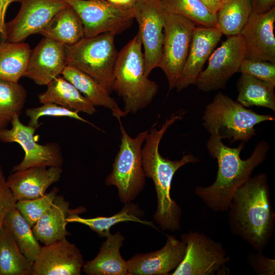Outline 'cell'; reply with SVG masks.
Here are the masks:
<instances>
[{"mask_svg":"<svg viewBox=\"0 0 275 275\" xmlns=\"http://www.w3.org/2000/svg\"><path fill=\"white\" fill-rule=\"evenodd\" d=\"M210 156L217 160L218 170L214 182L207 187L199 186L195 194L211 210L227 211L236 190L248 181L256 168L266 159L270 146L265 141H260L251 155L246 159L240 154L244 142L231 148L224 144L216 135H210L206 143Z\"/></svg>","mask_w":275,"mask_h":275,"instance_id":"cell-1","label":"cell"},{"mask_svg":"<svg viewBox=\"0 0 275 275\" xmlns=\"http://www.w3.org/2000/svg\"><path fill=\"white\" fill-rule=\"evenodd\" d=\"M228 210L232 233L261 253L273 234L275 219L266 175L251 176L239 187Z\"/></svg>","mask_w":275,"mask_h":275,"instance_id":"cell-2","label":"cell"},{"mask_svg":"<svg viewBox=\"0 0 275 275\" xmlns=\"http://www.w3.org/2000/svg\"><path fill=\"white\" fill-rule=\"evenodd\" d=\"M183 110L166 119L159 129L154 126L149 130L142 148V163L145 175L152 179L157 200L153 218L162 230L174 231L180 228L182 211L171 196V184L175 173L184 165L200 161L191 153L184 154L177 160L163 157L159 152L161 140L168 129L176 121L182 119Z\"/></svg>","mask_w":275,"mask_h":275,"instance_id":"cell-3","label":"cell"},{"mask_svg":"<svg viewBox=\"0 0 275 275\" xmlns=\"http://www.w3.org/2000/svg\"><path fill=\"white\" fill-rule=\"evenodd\" d=\"M142 43L139 32L118 52L115 65L112 91L122 97L126 115L147 106L158 86L145 74Z\"/></svg>","mask_w":275,"mask_h":275,"instance_id":"cell-4","label":"cell"},{"mask_svg":"<svg viewBox=\"0 0 275 275\" xmlns=\"http://www.w3.org/2000/svg\"><path fill=\"white\" fill-rule=\"evenodd\" d=\"M202 120L203 126L210 135H216L222 140L228 139L230 143L238 141L244 143L256 134L255 125L273 121L275 118L247 109L219 93L206 106Z\"/></svg>","mask_w":275,"mask_h":275,"instance_id":"cell-5","label":"cell"},{"mask_svg":"<svg viewBox=\"0 0 275 275\" xmlns=\"http://www.w3.org/2000/svg\"><path fill=\"white\" fill-rule=\"evenodd\" d=\"M115 36L104 33L84 37L72 45H66L67 65L73 66L91 76L110 93L118 51Z\"/></svg>","mask_w":275,"mask_h":275,"instance_id":"cell-6","label":"cell"},{"mask_svg":"<svg viewBox=\"0 0 275 275\" xmlns=\"http://www.w3.org/2000/svg\"><path fill=\"white\" fill-rule=\"evenodd\" d=\"M119 122L121 135L119 150L105 182L117 188L120 201L125 204L138 196L145 184L142 148L149 130L141 131L133 138L127 133L121 121Z\"/></svg>","mask_w":275,"mask_h":275,"instance_id":"cell-7","label":"cell"},{"mask_svg":"<svg viewBox=\"0 0 275 275\" xmlns=\"http://www.w3.org/2000/svg\"><path fill=\"white\" fill-rule=\"evenodd\" d=\"M181 240L186 244L184 256L172 275H226L230 258L218 242L203 233L189 231Z\"/></svg>","mask_w":275,"mask_h":275,"instance_id":"cell-8","label":"cell"},{"mask_svg":"<svg viewBox=\"0 0 275 275\" xmlns=\"http://www.w3.org/2000/svg\"><path fill=\"white\" fill-rule=\"evenodd\" d=\"M196 26L183 16L167 12L162 54L158 67L166 75L169 91L176 87L188 54Z\"/></svg>","mask_w":275,"mask_h":275,"instance_id":"cell-9","label":"cell"},{"mask_svg":"<svg viewBox=\"0 0 275 275\" xmlns=\"http://www.w3.org/2000/svg\"><path fill=\"white\" fill-rule=\"evenodd\" d=\"M77 13L83 24L85 37L110 33L119 34L134 19L132 9L115 6L106 0H64Z\"/></svg>","mask_w":275,"mask_h":275,"instance_id":"cell-10","label":"cell"},{"mask_svg":"<svg viewBox=\"0 0 275 275\" xmlns=\"http://www.w3.org/2000/svg\"><path fill=\"white\" fill-rule=\"evenodd\" d=\"M12 127L0 129V142L16 143L24 152L22 160L12 168V172L34 167H62L64 158L60 146L57 143H38L34 134L37 129L22 123L16 115L11 122Z\"/></svg>","mask_w":275,"mask_h":275,"instance_id":"cell-11","label":"cell"},{"mask_svg":"<svg viewBox=\"0 0 275 275\" xmlns=\"http://www.w3.org/2000/svg\"><path fill=\"white\" fill-rule=\"evenodd\" d=\"M144 47L145 71L148 77L160 61L167 11L160 0H136L132 8Z\"/></svg>","mask_w":275,"mask_h":275,"instance_id":"cell-12","label":"cell"},{"mask_svg":"<svg viewBox=\"0 0 275 275\" xmlns=\"http://www.w3.org/2000/svg\"><path fill=\"white\" fill-rule=\"evenodd\" d=\"M244 59L242 36H228L211 53L207 68L201 72L195 85L204 92L224 89L230 77L239 71Z\"/></svg>","mask_w":275,"mask_h":275,"instance_id":"cell-13","label":"cell"},{"mask_svg":"<svg viewBox=\"0 0 275 275\" xmlns=\"http://www.w3.org/2000/svg\"><path fill=\"white\" fill-rule=\"evenodd\" d=\"M67 5L64 0H23L16 16L5 23L3 40L23 42L39 34Z\"/></svg>","mask_w":275,"mask_h":275,"instance_id":"cell-14","label":"cell"},{"mask_svg":"<svg viewBox=\"0 0 275 275\" xmlns=\"http://www.w3.org/2000/svg\"><path fill=\"white\" fill-rule=\"evenodd\" d=\"M84 264L79 250L65 237L41 247L32 275H80Z\"/></svg>","mask_w":275,"mask_h":275,"instance_id":"cell-15","label":"cell"},{"mask_svg":"<svg viewBox=\"0 0 275 275\" xmlns=\"http://www.w3.org/2000/svg\"><path fill=\"white\" fill-rule=\"evenodd\" d=\"M274 22L275 8L263 14L252 11L239 34L244 40L245 59L275 63Z\"/></svg>","mask_w":275,"mask_h":275,"instance_id":"cell-16","label":"cell"},{"mask_svg":"<svg viewBox=\"0 0 275 275\" xmlns=\"http://www.w3.org/2000/svg\"><path fill=\"white\" fill-rule=\"evenodd\" d=\"M66 65V45L43 37L31 50L23 76L47 86L62 74Z\"/></svg>","mask_w":275,"mask_h":275,"instance_id":"cell-17","label":"cell"},{"mask_svg":"<svg viewBox=\"0 0 275 275\" xmlns=\"http://www.w3.org/2000/svg\"><path fill=\"white\" fill-rule=\"evenodd\" d=\"M186 244L174 236L167 235L166 244L160 250L138 254L127 262V275H167L182 260Z\"/></svg>","mask_w":275,"mask_h":275,"instance_id":"cell-18","label":"cell"},{"mask_svg":"<svg viewBox=\"0 0 275 275\" xmlns=\"http://www.w3.org/2000/svg\"><path fill=\"white\" fill-rule=\"evenodd\" d=\"M222 35L216 26H196L188 56L175 87L178 92L196 84L205 63L221 40Z\"/></svg>","mask_w":275,"mask_h":275,"instance_id":"cell-19","label":"cell"},{"mask_svg":"<svg viewBox=\"0 0 275 275\" xmlns=\"http://www.w3.org/2000/svg\"><path fill=\"white\" fill-rule=\"evenodd\" d=\"M62 173V167H34L12 172L6 181L17 201L31 200L44 195Z\"/></svg>","mask_w":275,"mask_h":275,"instance_id":"cell-20","label":"cell"},{"mask_svg":"<svg viewBox=\"0 0 275 275\" xmlns=\"http://www.w3.org/2000/svg\"><path fill=\"white\" fill-rule=\"evenodd\" d=\"M70 203L62 195H58L51 207L47 210L33 226L35 237L44 245L66 237L67 219L73 213H79L84 208L70 209Z\"/></svg>","mask_w":275,"mask_h":275,"instance_id":"cell-21","label":"cell"},{"mask_svg":"<svg viewBox=\"0 0 275 275\" xmlns=\"http://www.w3.org/2000/svg\"><path fill=\"white\" fill-rule=\"evenodd\" d=\"M106 238L96 257L84 264L83 271L88 275H127V262L120 253L125 238L119 232Z\"/></svg>","mask_w":275,"mask_h":275,"instance_id":"cell-22","label":"cell"},{"mask_svg":"<svg viewBox=\"0 0 275 275\" xmlns=\"http://www.w3.org/2000/svg\"><path fill=\"white\" fill-rule=\"evenodd\" d=\"M66 80L88 99L95 106H102L110 109L112 115L121 121L127 115L110 96V92L94 78L76 68L66 65L62 74Z\"/></svg>","mask_w":275,"mask_h":275,"instance_id":"cell-23","label":"cell"},{"mask_svg":"<svg viewBox=\"0 0 275 275\" xmlns=\"http://www.w3.org/2000/svg\"><path fill=\"white\" fill-rule=\"evenodd\" d=\"M40 103H52L70 110L94 114L93 104L70 82L59 76L47 85V89L38 95Z\"/></svg>","mask_w":275,"mask_h":275,"instance_id":"cell-24","label":"cell"},{"mask_svg":"<svg viewBox=\"0 0 275 275\" xmlns=\"http://www.w3.org/2000/svg\"><path fill=\"white\" fill-rule=\"evenodd\" d=\"M39 34L66 45H73L85 37L82 22L68 4L55 15Z\"/></svg>","mask_w":275,"mask_h":275,"instance_id":"cell-25","label":"cell"},{"mask_svg":"<svg viewBox=\"0 0 275 275\" xmlns=\"http://www.w3.org/2000/svg\"><path fill=\"white\" fill-rule=\"evenodd\" d=\"M31 50L23 42L0 41V79L18 83L24 76Z\"/></svg>","mask_w":275,"mask_h":275,"instance_id":"cell-26","label":"cell"},{"mask_svg":"<svg viewBox=\"0 0 275 275\" xmlns=\"http://www.w3.org/2000/svg\"><path fill=\"white\" fill-rule=\"evenodd\" d=\"M33 264L3 225L0 228V275H32Z\"/></svg>","mask_w":275,"mask_h":275,"instance_id":"cell-27","label":"cell"},{"mask_svg":"<svg viewBox=\"0 0 275 275\" xmlns=\"http://www.w3.org/2000/svg\"><path fill=\"white\" fill-rule=\"evenodd\" d=\"M274 87L249 74L241 73L237 82V101L245 107H264L274 112Z\"/></svg>","mask_w":275,"mask_h":275,"instance_id":"cell-28","label":"cell"},{"mask_svg":"<svg viewBox=\"0 0 275 275\" xmlns=\"http://www.w3.org/2000/svg\"><path fill=\"white\" fill-rule=\"evenodd\" d=\"M142 212L136 205L130 202L125 204L120 212L111 216H98L87 218L80 217L78 213H76L69 215L67 221L68 223H78L86 225L101 237H105L111 234L110 229L113 226L123 222H137L156 229L151 222L140 218Z\"/></svg>","mask_w":275,"mask_h":275,"instance_id":"cell-29","label":"cell"},{"mask_svg":"<svg viewBox=\"0 0 275 275\" xmlns=\"http://www.w3.org/2000/svg\"><path fill=\"white\" fill-rule=\"evenodd\" d=\"M252 11L251 0H225L216 14V26L223 35H238Z\"/></svg>","mask_w":275,"mask_h":275,"instance_id":"cell-30","label":"cell"},{"mask_svg":"<svg viewBox=\"0 0 275 275\" xmlns=\"http://www.w3.org/2000/svg\"><path fill=\"white\" fill-rule=\"evenodd\" d=\"M3 225L16 241L22 254L34 262L41 249L30 226L16 206L7 214Z\"/></svg>","mask_w":275,"mask_h":275,"instance_id":"cell-31","label":"cell"},{"mask_svg":"<svg viewBox=\"0 0 275 275\" xmlns=\"http://www.w3.org/2000/svg\"><path fill=\"white\" fill-rule=\"evenodd\" d=\"M26 98V91L21 84L0 79V129L20 115Z\"/></svg>","mask_w":275,"mask_h":275,"instance_id":"cell-32","label":"cell"},{"mask_svg":"<svg viewBox=\"0 0 275 275\" xmlns=\"http://www.w3.org/2000/svg\"><path fill=\"white\" fill-rule=\"evenodd\" d=\"M167 12L183 16L197 26L216 25V15L212 13L200 0H160Z\"/></svg>","mask_w":275,"mask_h":275,"instance_id":"cell-33","label":"cell"},{"mask_svg":"<svg viewBox=\"0 0 275 275\" xmlns=\"http://www.w3.org/2000/svg\"><path fill=\"white\" fill-rule=\"evenodd\" d=\"M59 189L54 187L44 195L31 200L18 201L16 207L31 227L53 204Z\"/></svg>","mask_w":275,"mask_h":275,"instance_id":"cell-34","label":"cell"},{"mask_svg":"<svg viewBox=\"0 0 275 275\" xmlns=\"http://www.w3.org/2000/svg\"><path fill=\"white\" fill-rule=\"evenodd\" d=\"M25 114L29 118L28 125L36 129L40 125L39 119L43 116L68 117L90 124L97 128L92 123L80 116L78 112L52 103H43L39 107L27 108Z\"/></svg>","mask_w":275,"mask_h":275,"instance_id":"cell-35","label":"cell"},{"mask_svg":"<svg viewBox=\"0 0 275 275\" xmlns=\"http://www.w3.org/2000/svg\"><path fill=\"white\" fill-rule=\"evenodd\" d=\"M238 72L249 74L275 87V63L244 59Z\"/></svg>","mask_w":275,"mask_h":275,"instance_id":"cell-36","label":"cell"},{"mask_svg":"<svg viewBox=\"0 0 275 275\" xmlns=\"http://www.w3.org/2000/svg\"><path fill=\"white\" fill-rule=\"evenodd\" d=\"M17 200L8 187L3 167L0 165V228L8 212L16 206Z\"/></svg>","mask_w":275,"mask_h":275,"instance_id":"cell-37","label":"cell"},{"mask_svg":"<svg viewBox=\"0 0 275 275\" xmlns=\"http://www.w3.org/2000/svg\"><path fill=\"white\" fill-rule=\"evenodd\" d=\"M248 262L256 273L260 275H274L275 260L263 255L261 252L249 254Z\"/></svg>","mask_w":275,"mask_h":275,"instance_id":"cell-38","label":"cell"},{"mask_svg":"<svg viewBox=\"0 0 275 275\" xmlns=\"http://www.w3.org/2000/svg\"><path fill=\"white\" fill-rule=\"evenodd\" d=\"M251 5L252 12L263 14L275 8V0H251Z\"/></svg>","mask_w":275,"mask_h":275,"instance_id":"cell-39","label":"cell"},{"mask_svg":"<svg viewBox=\"0 0 275 275\" xmlns=\"http://www.w3.org/2000/svg\"><path fill=\"white\" fill-rule=\"evenodd\" d=\"M23 0H0V36L2 38L5 25V16L9 5L13 2L21 3Z\"/></svg>","mask_w":275,"mask_h":275,"instance_id":"cell-40","label":"cell"},{"mask_svg":"<svg viewBox=\"0 0 275 275\" xmlns=\"http://www.w3.org/2000/svg\"><path fill=\"white\" fill-rule=\"evenodd\" d=\"M208 10L214 14H216L217 11L222 7L223 0H200Z\"/></svg>","mask_w":275,"mask_h":275,"instance_id":"cell-41","label":"cell"},{"mask_svg":"<svg viewBox=\"0 0 275 275\" xmlns=\"http://www.w3.org/2000/svg\"><path fill=\"white\" fill-rule=\"evenodd\" d=\"M108 2L120 7L132 9L136 0H106Z\"/></svg>","mask_w":275,"mask_h":275,"instance_id":"cell-42","label":"cell"},{"mask_svg":"<svg viewBox=\"0 0 275 275\" xmlns=\"http://www.w3.org/2000/svg\"><path fill=\"white\" fill-rule=\"evenodd\" d=\"M224 1H225V0H223Z\"/></svg>","mask_w":275,"mask_h":275,"instance_id":"cell-43","label":"cell"}]
</instances>
